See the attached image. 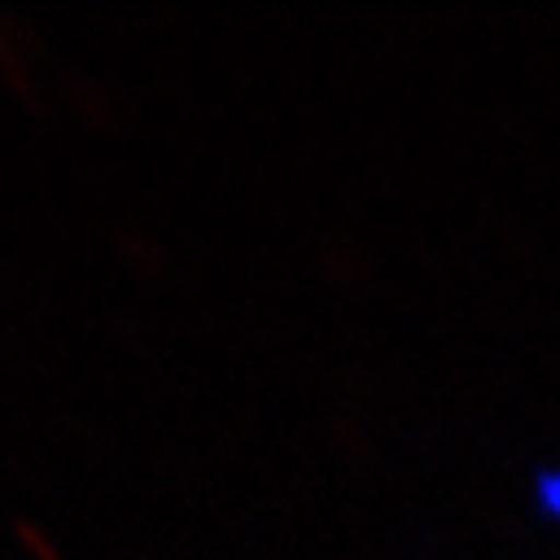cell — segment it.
<instances>
[{
	"mask_svg": "<svg viewBox=\"0 0 560 560\" xmlns=\"http://www.w3.org/2000/svg\"><path fill=\"white\" fill-rule=\"evenodd\" d=\"M542 499H547L551 508H560V481H556V477H547V481H542Z\"/></svg>",
	"mask_w": 560,
	"mask_h": 560,
	"instance_id": "6da1fadb",
	"label": "cell"
}]
</instances>
